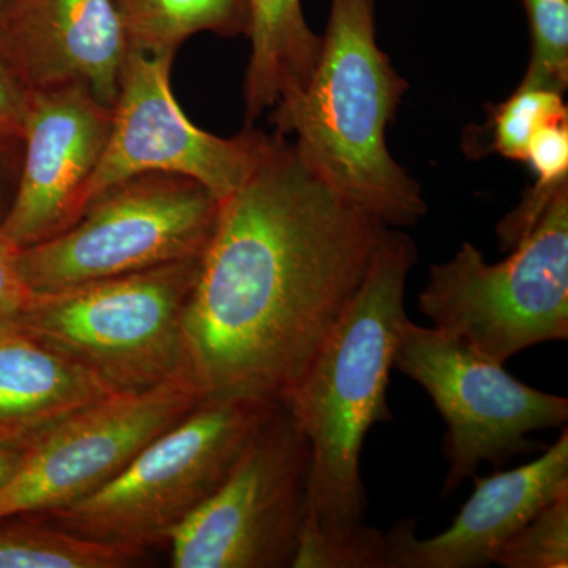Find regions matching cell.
Masks as SVG:
<instances>
[{
	"label": "cell",
	"mask_w": 568,
	"mask_h": 568,
	"mask_svg": "<svg viewBox=\"0 0 568 568\" xmlns=\"http://www.w3.org/2000/svg\"><path fill=\"white\" fill-rule=\"evenodd\" d=\"M406 89L377 47L375 0H332L308 84L271 114L275 132L294 134L295 151L317 178L388 227L413 226L426 213L420 185L387 148Z\"/></svg>",
	"instance_id": "3957f363"
},
{
	"label": "cell",
	"mask_w": 568,
	"mask_h": 568,
	"mask_svg": "<svg viewBox=\"0 0 568 568\" xmlns=\"http://www.w3.org/2000/svg\"><path fill=\"white\" fill-rule=\"evenodd\" d=\"M26 448H0V485L9 480L11 474L20 466Z\"/></svg>",
	"instance_id": "484cf974"
},
{
	"label": "cell",
	"mask_w": 568,
	"mask_h": 568,
	"mask_svg": "<svg viewBox=\"0 0 568 568\" xmlns=\"http://www.w3.org/2000/svg\"><path fill=\"white\" fill-rule=\"evenodd\" d=\"M141 549L71 534L52 523L0 521V568H123Z\"/></svg>",
	"instance_id": "ac0fdd59"
},
{
	"label": "cell",
	"mask_w": 568,
	"mask_h": 568,
	"mask_svg": "<svg viewBox=\"0 0 568 568\" xmlns=\"http://www.w3.org/2000/svg\"><path fill=\"white\" fill-rule=\"evenodd\" d=\"M310 459L308 440L280 403L222 487L168 538L173 567H293Z\"/></svg>",
	"instance_id": "9c48e42d"
},
{
	"label": "cell",
	"mask_w": 568,
	"mask_h": 568,
	"mask_svg": "<svg viewBox=\"0 0 568 568\" xmlns=\"http://www.w3.org/2000/svg\"><path fill=\"white\" fill-rule=\"evenodd\" d=\"M564 92L521 82L491 114V145L504 159L525 162L529 141L545 123L568 119Z\"/></svg>",
	"instance_id": "ffe728a7"
},
{
	"label": "cell",
	"mask_w": 568,
	"mask_h": 568,
	"mask_svg": "<svg viewBox=\"0 0 568 568\" xmlns=\"http://www.w3.org/2000/svg\"><path fill=\"white\" fill-rule=\"evenodd\" d=\"M20 250L0 231V325L14 323L36 297L18 267Z\"/></svg>",
	"instance_id": "603a6c76"
},
{
	"label": "cell",
	"mask_w": 568,
	"mask_h": 568,
	"mask_svg": "<svg viewBox=\"0 0 568 568\" xmlns=\"http://www.w3.org/2000/svg\"><path fill=\"white\" fill-rule=\"evenodd\" d=\"M28 102L29 91L11 65L0 41V132L21 136Z\"/></svg>",
	"instance_id": "cb8c5ba5"
},
{
	"label": "cell",
	"mask_w": 568,
	"mask_h": 568,
	"mask_svg": "<svg viewBox=\"0 0 568 568\" xmlns=\"http://www.w3.org/2000/svg\"><path fill=\"white\" fill-rule=\"evenodd\" d=\"M418 312L500 365L529 347L567 339L568 185L500 263H487L465 242L450 261L433 265Z\"/></svg>",
	"instance_id": "8992f818"
},
{
	"label": "cell",
	"mask_w": 568,
	"mask_h": 568,
	"mask_svg": "<svg viewBox=\"0 0 568 568\" xmlns=\"http://www.w3.org/2000/svg\"><path fill=\"white\" fill-rule=\"evenodd\" d=\"M388 226L317 178L283 134L220 203L185 310L205 396L284 403L353 301Z\"/></svg>",
	"instance_id": "6da1fadb"
},
{
	"label": "cell",
	"mask_w": 568,
	"mask_h": 568,
	"mask_svg": "<svg viewBox=\"0 0 568 568\" xmlns=\"http://www.w3.org/2000/svg\"><path fill=\"white\" fill-rule=\"evenodd\" d=\"M219 212L200 182L134 175L97 196L69 230L21 248L18 267L33 293H50L201 257Z\"/></svg>",
	"instance_id": "52a82bcc"
},
{
	"label": "cell",
	"mask_w": 568,
	"mask_h": 568,
	"mask_svg": "<svg viewBox=\"0 0 568 568\" xmlns=\"http://www.w3.org/2000/svg\"><path fill=\"white\" fill-rule=\"evenodd\" d=\"M252 55L244 99L248 125L265 112L283 111L304 92L323 39L310 29L301 0H248Z\"/></svg>",
	"instance_id": "2e32d148"
},
{
	"label": "cell",
	"mask_w": 568,
	"mask_h": 568,
	"mask_svg": "<svg viewBox=\"0 0 568 568\" xmlns=\"http://www.w3.org/2000/svg\"><path fill=\"white\" fill-rule=\"evenodd\" d=\"M11 0H0V18L6 13V10L9 9Z\"/></svg>",
	"instance_id": "4316f807"
},
{
	"label": "cell",
	"mask_w": 568,
	"mask_h": 568,
	"mask_svg": "<svg viewBox=\"0 0 568 568\" xmlns=\"http://www.w3.org/2000/svg\"><path fill=\"white\" fill-rule=\"evenodd\" d=\"M409 235L387 227L372 265L312 368L284 405L310 446L308 497L294 568H384L386 534L366 525L362 448L369 428L390 422L387 387L407 275Z\"/></svg>",
	"instance_id": "7a4b0ae2"
},
{
	"label": "cell",
	"mask_w": 568,
	"mask_h": 568,
	"mask_svg": "<svg viewBox=\"0 0 568 568\" xmlns=\"http://www.w3.org/2000/svg\"><path fill=\"white\" fill-rule=\"evenodd\" d=\"M129 50L174 59L190 37H248V0H118ZM129 51V52H130Z\"/></svg>",
	"instance_id": "e0dca14e"
},
{
	"label": "cell",
	"mask_w": 568,
	"mask_h": 568,
	"mask_svg": "<svg viewBox=\"0 0 568 568\" xmlns=\"http://www.w3.org/2000/svg\"><path fill=\"white\" fill-rule=\"evenodd\" d=\"M118 394L13 324L0 325V448H26L78 410Z\"/></svg>",
	"instance_id": "9a60e30c"
},
{
	"label": "cell",
	"mask_w": 568,
	"mask_h": 568,
	"mask_svg": "<svg viewBox=\"0 0 568 568\" xmlns=\"http://www.w3.org/2000/svg\"><path fill=\"white\" fill-rule=\"evenodd\" d=\"M493 564L504 568H567L568 491L530 518L497 551Z\"/></svg>",
	"instance_id": "44dd1931"
},
{
	"label": "cell",
	"mask_w": 568,
	"mask_h": 568,
	"mask_svg": "<svg viewBox=\"0 0 568 568\" xmlns=\"http://www.w3.org/2000/svg\"><path fill=\"white\" fill-rule=\"evenodd\" d=\"M525 163L536 175V183L497 226L504 252H510L534 230L556 193L568 185V119L545 123L537 130L529 141Z\"/></svg>",
	"instance_id": "d6986e66"
},
{
	"label": "cell",
	"mask_w": 568,
	"mask_h": 568,
	"mask_svg": "<svg viewBox=\"0 0 568 568\" xmlns=\"http://www.w3.org/2000/svg\"><path fill=\"white\" fill-rule=\"evenodd\" d=\"M204 398L196 381L178 379L78 410L26 447L20 466L0 485V521L47 515L92 496Z\"/></svg>",
	"instance_id": "30bf717a"
},
{
	"label": "cell",
	"mask_w": 568,
	"mask_h": 568,
	"mask_svg": "<svg viewBox=\"0 0 568 568\" xmlns=\"http://www.w3.org/2000/svg\"><path fill=\"white\" fill-rule=\"evenodd\" d=\"M476 489L450 528L417 538L416 521L388 530L392 568H480L547 504L568 491V432L528 465L474 476Z\"/></svg>",
	"instance_id": "5bb4252c"
},
{
	"label": "cell",
	"mask_w": 568,
	"mask_h": 568,
	"mask_svg": "<svg viewBox=\"0 0 568 568\" xmlns=\"http://www.w3.org/2000/svg\"><path fill=\"white\" fill-rule=\"evenodd\" d=\"M0 41L28 91L80 82L114 106L130 51L118 0H11Z\"/></svg>",
	"instance_id": "4fadbf2b"
},
{
	"label": "cell",
	"mask_w": 568,
	"mask_h": 568,
	"mask_svg": "<svg viewBox=\"0 0 568 568\" xmlns=\"http://www.w3.org/2000/svg\"><path fill=\"white\" fill-rule=\"evenodd\" d=\"M532 52L521 82L566 92L568 84V0H523Z\"/></svg>",
	"instance_id": "7402d4cb"
},
{
	"label": "cell",
	"mask_w": 568,
	"mask_h": 568,
	"mask_svg": "<svg viewBox=\"0 0 568 568\" xmlns=\"http://www.w3.org/2000/svg\"><path fill=\"white\" fill-rule=\"evenodd\" d=\"M200 265L201 257H192L36 293L11 324L85 366L118 394L178 379L197 383L185 310Z\"/></svg>",
	"instance_id": "277c9868"
},
{
	"label": "cell",
	"mask_w": 568,
	"mask_h": 568,
	"mask_svg": "<svg viewBox=\"0 0 568 568\" xmlns=\"http://www.w3.org/2000/svg\"><path fill=\"white\" fill-rule=\"evenodd\" d=\"M394 368L425 388L446 422L444 497L476 476L481 463L503 467L510 457L530 454L540 447L530 433L562 428L568 420L564 396L523 384L454 336L407 317L399 325Z\"/></svg>",
	"instance_id": "ba28073f"
},
{
	"label": "cell",
	"mask_w": 568,
	"mask_h": 568,
	"mask_svg": "<svg viewBox=\"0 0 568 568\" xmlns=\"http://www.w3.org/2000/svg\"><path fill=\"white\" fill-rule=\"evenodd\" d=\"M21 162L22 138L0 132V224L13 204L20 182Z\"/></svg>",
	"instance_id": "d4e9b609"
},
{
	"label": "cell",
	"mask_w": 568,
	"mask_h": 568,
	"mask_svg": "<svg viewBox=\"0 0 568 568\" xmlns=\"http://www.w3.org/2000/svg\"><path fill=\"white\" fill-rule=\"evenodd\" d=\"M280 403L205 396L152 439L114 480L47 514L77 536L134 549L168 541L233 473Z\"/></svg>",
	"instance_id": "5b68a950"
},
{
	"label": "cell",
	"mask_w": 568,
	"mask_h": 568,
	"mask_svg": "<svg viewBox=\"0 0 568 568\" xmlns=\"http://www.w3.org/2000/svg\"><path fill=\"white\" fill-rule=\"evenodd\" d=\"M171 63L170 58L129 52L85 207L115 183L149 173L192 179L222 203L252 174L268 133L248 125L222 138L194 125L175 102Z\"/></svg>",
	"instance_id": "8fae6325"
},
{
	"label": "cell",
	"mask_w": 568,
	"mask_h": 568,
	"mask_svg": "<svg viewBox=\"0 0 568 568\" xmlns=\"http://www.w3.org/2000/svg\"><path fill=\"white\" fill-rule=\"evenodd\" d=\"M112 108L80 82L29 91L17 194L0 231L20 248L63 233L84 212Z\"/></svg>",
	"instance_id": "7c38bea8"
}]
</instances>
